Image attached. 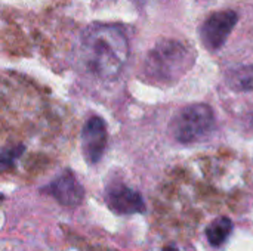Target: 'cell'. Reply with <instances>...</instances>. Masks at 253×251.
I'll return each mask as SVG.
<instances>
[{
  "label": "cell",
  "mask_w": 253,
  "mask_h": 251,
  "mask_svg": "<svg viewBox=\"0 0 253 251\" xmlns=\"http://www.w3.org/2000/svg\"><path fill=\"white\" fill-rule=\"evenodd\" d=\"M82 52L95 75L111 80L123 71L129 59V40L119 25L92 24L83 33Z\"/></svg>",
  "instance_id": "1"
},
{
  "label": "cell",
  "mask_w": 253,
  "mask_h": 251,
  "mask_svg": "<svg viewBox=\"0 0 253 251\" xmlns=\"http://www.w3.org/2000/svg\"><path fill=\"white\" fill-rule=\"evenodd\" d=\"M194 50L178 40H163L157 43L144 62V74L157 84L176 83L193 67Z\"/></svg>",
  "instance_id": "2"
},
{
  "label": "cell",
  "mask_w": 253,
  "mask_h": 251,
  "mask_svg": "<svg viewBox=\"0 0 253 251\" xmlns=\"http://www.w3.org/2000/svg\"><path fill=\"white\" fill-rule=\"evenodd\" d=\"M107 127L101 117H90L82 132V151L84 158L95 164L98 163L107 148Z\"/></svg>",
  "instance_id": "5"
},
{
  "label": "cell",
  "mask_w": 253,
  "mask_h": 251,
  "mask_svg": "<svg viewBox=\"0 0 253 251\" xmlns=\"http://www.w3.org/2000/svg\"><path fill=\"white\" fill-rule=\"evenodd\" d=\"M43 192L53 197L59 204L74 207L79 206L83 200V188L76 179L74 173L65 170L61 173L53 182H50L47 186L43 188Z\"/></svg>",
  "instance_id": "6"
},
{
  "label": "cell",
  "mask_w": 253,
  "mask_h": 251,
  "mask_svg": "<svg viewBox=\"0 0 253 251\" xmlns=\"http://www.w3.org/2000/svg\"><path fill=\"white\" fill-rule=\"evenodd\" d=\"M163 251H178V250H176L175 247H165V249H163Z\"/></svg>",
  "instance_id": "11"
},
{
  "label": "cell",
  "mask_w": 253,
  "mask_h": 251,
  "mask_svg": "<svg viewBox=\"0 0 253 251\" xmlns=\"http://www.w3.org/2000/svg\"><path fill=\"white\" fill-rule=\"evenodd\" d=\"M107 204L114 213L119 215H133L142 213L145 210V204L141 194L120 182H116L108 186Z\"/></svg>",
  "instance_id": "7"
},
{
  "label": "cell",
  "mask_w": 253,
  "mask_h": 251,
  "mask_svg": "<svg viewBox=\"0 0 253 251\" xmlns=\"http://www.w3.org/2000/svg\"><path fill=\"white\" fill-rule=\"evenodd\" d=\"M24 152V146L22 145H18V146H10L9 149L3 151L1 154V167L3 169H7L10 167L16 158H19V155Z\"/></svg>",
  "instance_id": "10"
},
{
  "label": "cell",
  "mask_w": 253,
  "mask_h": 251,
  "mask_svg": "<svg viewBox=\"0 0 253 251\" xmlns=\"http://www.w3.org/2000/svg\"><path fill=\"white\" fill-rule=\"evenodd\" d=\"M227 84L236 92H253V65H242L227 74Z\"/></svg>",
  "instance_id": "8"
},
{
  "label": "cell",
  "mask_w": 253,
  "mask_h": 251,
  "mask_svg": "<svg viewBox=\"0 0 253 251\" xmlns=\"http://www.w3.org/2000/svg\"><path fill=\"white\" fill-rule=\"evenodd\" d=\"M213 123L215 115L209 105L193 104L172 118L170 133L181 143H193L203 139L212 130Z\"/></svg>",
  "instance_id": "3"
},
{
  "label": "cell",
  "mask_w": 253,
  "mask_h": 251,
  "mask_svg": "<svg viewBox=\"0 0 253 251\" xmlns=\"http://www.w3.org/2000/svg\"><path fill=\"white\" fill-rule=\"evenodd\" d=\"M233 232V222L228 217L215 219L206 229V237L213 247H221Z\"/></svg>",
  "instance_id": "9"
},
{
  "label": "cell",
  "mask_w": 253,
  "mask_h": 251,
  "mask_svg": "<svg viewBox=\"0 0 253 251\" xmlns=\"http://www.w3.org/2000/svg\"><path fill=\"white\" fill-rule=\"evenodd\" d=\"M237 13L231 9L219 10L206 18L200 27V38L209 50H218L230 37L237 24Z\"/></svg>",
  "instance_id": "4"
}]
</instances>
